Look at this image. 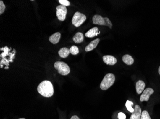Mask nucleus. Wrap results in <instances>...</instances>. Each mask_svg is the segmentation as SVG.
<instances>
[{
	"label": "nucleus",
	"instance_id": "1",
	"mask_svg": "<svg viewBox=\"0 0 160 119\" xmlns=\"http://www.w3.org/2000/svg\"><path fill=\"white\" fill-rule=\"evenodd\" d=\"M37 90L39 94L45 97H51L54 94L53 85L49 81H44L38 85Z\"/></svg>",
	"mask_w": 160,
	"mask_h": 119
},
{
	"label": "nucleus",
	"instance_id": "2",
	"mask_svg": "<svg viewBox=\"0 0 160 119\" xmlns=\"http://www.w3.org/2000/svg\"><path fill=\"white\" fill-rule=\"evenodd\" d=\"M115 76L113 73L106 74L100 84V88L103 90H107L112 86L115 83Z\"/></svg>",
	"mask_w": 160,
	"mask_h": 119
},
{
	"label": "nucleus",
	"instance_id": "3",
	"mask_svg": "<svg viewBox=\"0 0 160 119\" xmlns=\"http://www.w3.org/2000/svg\"><path fill=\"white\" fill-rule=\"evenodd\" d=\"M93 23L94 24L99 25H105L112 29L113 26L112 23H111L109 18L103 17L101 15H95L93 17Z\"/></svg>",
	"mask_w": 160,
	"mask_h": 119
},
{
	"label": "nucleus",
	"instance_id": "4",
	"mask_svg": "<svg viewBox=\"0 0 160 119\" xmlns=\"http://www.w3.org/2000/svg\"><path fill=\"white\" fill-rule=\"evenodd\" d=\"M54 67L59 74L67 75L70 73V69L68 64L62 61H56L54 63Z\"/></svg>",
	"mask_w": 160,
	"mask_h": 119
},
{
	"label": "nucleus",
	"instance_id": "5",
	"mask_svg": "<svg viewBox=\"0 0 160 119\" xmlns=\"http://www.w3.org/2000/svg\"><path fill=\"white\" fill-rule=\"evenodd\" d=\"M86 20V16L83 14L78 11L76 12L72 19V24L76 27L81 26Z\"/></svg>",
	"mask_w": 160,
	"mask_h": 119
},
{
	"label": "nucleus",
	"instance_id": "6",
	"mask_svg": "<svg viewBox=\"0 0 160 119\" xmlns=\"http://www.w3.org/2000/svg\"><path fill=\"white\" fill-rule=\"evenodd\" d=\"M67 13V8L65 6L60 5L56 7V15L59 21H63L65 20Z\"/></svg>",
	"mask_w": 160,
	"mask_h": 119
},
{
	"label": "nucleus",
	"instance_id": "7",
	"mask_svg": "<svg viewBox=\"0 0 160 119\" xmlns=\"http://www.w3.org/2000/svg\"><path fill=\"white\" fill-rule=\"evenodd\" d=\"M154 93L153 89L151 88H148L144 90L143 93L140 97V102H143L144 101L148 102L150 99V97L151 94Z\"/></svg>",
	"mask_w": 160,
	"mask_h": 119
},
{
	"label": "nucleus",
	"instance_id": "8",
	"mask_svg": "<svg viewBox=\"0 0 160 119\" xmlns=\"http://www.w3.org/2000/svg\"><path fill=\"white\" fill-rule=\"evenodd\" d=\"M103 60L107 65H114L117 63V60L112 55H105L103 57Z\"/></svg>",
	"mask_w": 160,
	"mask_h": 119
},
{
	"label": "nucleus",
	"instance_id": "9",
	"mask_svg": "<svg viewBox=\"0 0 160 119\" xmlns=\"http://www.w3.org/2000/svg\"><path fill=\"white\" fill-rule=\"evenodd\" d=\"M141 109L139 105H136L134 108V111L131 114L130 119H140L141 117Z\"/></svg>",
	"mask_w": 160,
	"mask_h": 119
},
{
	"label": "nucleus",
	"instance_id": "10",
	"mask_svg": "<svg viewBox=\"0 0 160 119\" xmlns=\"http://www.w3.org/2000/svg\"><path fill=\"white\" fill-rule=\"evenodd\" d=\"M99 33L98 28L97 27H95L90 29L85 34V36L86 37L93 38L97 36Z\"/></svg>",
	"mask_w": 160,
	"mask_h": 119
},
{
	"label": "nucleus",
	"instance_id": "11",
	"mask_svg": "<svg viewBox=\"0 0 160 119\" xmlns=\"http://www.w3.org/2000/svg\"><path fill=\"white\" fill-rule=\"evenodd\" d=\"M99 39H96L91 41V43H90L88 45L86 46L85 48V51H87V52H88V51L93 50V49H95L97 47V45L99 43Z\"/></svg>",
	"mask_w": 160,
	"mask_h": 119
},
{
	"label": "nucleus",
	"instance_id": "12",
	"mask_svg": "<svg viewBox=\"0 0 160 119\" xmlns=\"http://www.w3.org/2000/svg\"><path fill=\"white\" fill-rule=\"evenodd\" d=\"M145 83L142 80H139L136 83V92L138 94H141L143 93L145 89Z\"/></svg>",
	"mask_w": 160,
	"mask_h": 119
},
{
	"label": "nucleus",
	"instance_id": "13",
	"mask_svg": "<svg viewBox=\"0 0 160 119\" xmlns=\"http://www.w3.org/2000/svg\"><path fill=\"white\" fill-rule=\"evenodd\" d=\"M61 37V33L58 32V33H55L54 34H52L51 36L49 38V41L53 44H57L59 42Z\"/></svg>",
	"mask_w": 160,
	"mask_h": 119
},
{
	"label": "nucleus",
	"instance_id": "14",
	"mask_svg": "<svg viewBox=\"0 0 160 119\" xmlns=\"http://www.w3.org/2000/svg\"><path fill=\"white\" fill-rule=\"evenodd\" d=\"M84 36L82 33L79 32L75 34L73 37V41L75 43H80L83 41Z\"/></svg>",
	"mask_w": 160,
	"mask_h": 119
},
{
	"label": "nucleus",
	"instance_id": "15",
	"mask_svg": "<svg viewBox=\"0 0 160 119\" xmlns=\"http://www.w3.org/2000/svg\"><path fill=\"white\" fill-rule=\"evenodd\" d=\"M122 60L125 64L128 65H132L133 64L134 59L131 55L129 54H125L122 57Z\"/></svg>",
	"mask_w": 160,
	"mask_h": 119
},
{
	"label": "nucleus",
	"instance_id": "16",
	"mask_svg": "<svg viewBox=\"0 0 160 119\" xmlns=\"http://www.w3.org/2000/svg\"><path fill=\"white\" fill-rule=\"evenodd\" d=\"M58 53H59V55L61 57L66 58L68 56L70 52V50H69L67 48L64 47L60 49Z\"/></svg>",
	"mask_w": 160,
	"mask_h": 119
},
{
	"label": "nucleus",
	"instance_id": "17",
	"mask_svg": "<svg viewBox=\"0 0 160 119\" xmlns=\"http://www.w3.org/2000/svg\"><path fill=\"white\" fill-rule=\"evenodd\" d=\"M125 105H126V108L129 112L131 113H133L134 111V109L132 107V106L134 105L133 103L132 102L130 101V100H127Z\"/></svg>",
	"mask_w": 160,
	"mask_h": 119
},
{
	"label": "nucleus",
	"instance_id": "18",
	"mask_svg": "<svg viewBox=\"0 0 160 119\" xmlns=\"http://www.w3.org/2000/svg\"><path fill=\"white\" fill-rule=\"evenodd\" d=\"M70 52L72 55H77L79 53L78 47L76 46L75 45L72 46L71 48L70 49Z\"/></svg>",
	"mask_w": 160,
	"mask_h": 119
},
{
	"label": "nucleus",
	"instance_id": "19",
	"mask_svg": "<svg viewBox=\"0 0 160 119\" xmlns=\"http://www.w3.org/2000/svg\"><path fill=\"white\" fill-rule=\"evenodd\" d=\"M140 119H151L149 113L147 110H144L141 113Z\"/></svg>",
	"mask_w": 160,
	"mask_h": 119
},
{
	"label": "nucleus",
	"instance_id": "20",
	"mask_svg": "<svg viewBox=\"0 0 160 119\" xmlns=\"http://www.w3.org/2000/svg\"><path fill=\"white\" fill-rule=\"evenodd\" d=\"M5 5L2 1H0V14H2L5 11Z\"/></svg>",
	"mask_w": 160,
	"mask_h": 119
},
{
	"label": "nucleus",
	"instance_id": "21",
	"mask_svg": "<svg viewBox=\"0 0 160 119\" xmlns=\"http://www.w3.org/2000/svg\"><path fill=\"white\" fill-rule=\"evenodd\" d=\"M59 1L61 5H63L64 6H69L70 5V3L67 0H59Z\"/></svg>",
	"mask_w": 160,
	"mask_h": 119
},
{
	"label": "nucleus",
	"instance_id": "22",
	"mask_svg": "<svg viewBox=\"0 0 160 119\" xmlns=\"http://www.w3.org/2000/svg\"><path fill=\"white\" fill-rule=\"evenodd\" d=\"M118 118L119 119H126V115L122 112H120L118 114Z\"/></svg>",
	"mask_w": 160,
	"mask_h": 119
},
{
	"label": "nucleus",
	"instance_id": "23",
	"mask_svg": "<svg viewBox=\"0 0 160 119\" xmlns=\"http://www.w3.org/2000/svg\"><path fill=\"white\" fill-rule=\"evenodd\" d=\"M71 119H80V118L77 116L75 115L72 116Z\"/></svg>",
	"mask_w": 160,
	"mask_h": 119
},
{
	"label": "nucleus",
	"instance_id": "24",
	"mask_svg": "<svg viewBox=\"0 0 160 119\" xmlns=\"http://www.w3.org/2000/svg\"><path fill=\"white\" fill-rule=\"evenodd\" d=\"M158 73L160 75V66H159V68H158Z\"/></svg>",
	"mask_w": 160,
	"mask_h": 119
},
{
	"label": "nucleus",
	"instance_id": "25",
	"mask_svg": "<svg viewBox=\"0 0 160 119\" xmlns=\"http://www.w3.org/2000/svg\"><path fill=\"white\" fill-rule=\"evenodd\" d=\"M24 119V118H20V119Z\"/></svg>",
	"mask_w": 160,
	"mask_h": 119
}]
</instances>
